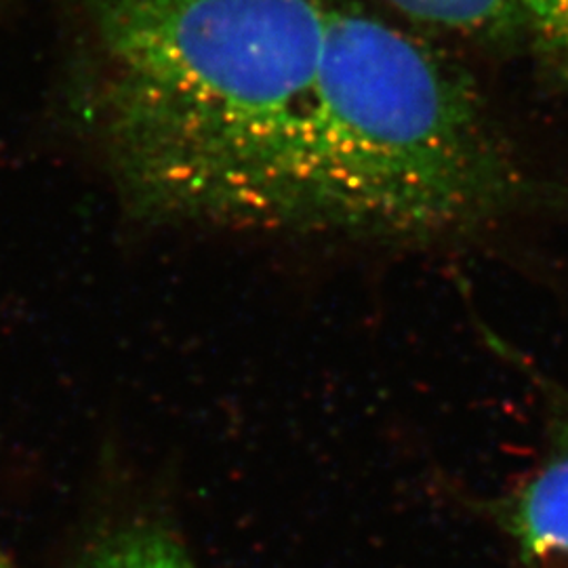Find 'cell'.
Returning <instances> with one entry per match:
<instances>
[{"label": "cell", "mask_w": 568, "mask_h": 568, "mask_svg": "<svg viewBox=\"0 0 568 568\" xmlns=\"http://www.w3.org/2000/svg\"><path fill=\"white\" fill-rule=\"evenodd\" d=\"M95 119L152 220L300 234L328 0H89Z\"/></svg>", "instance_id": "cell-1"}, {"label": "cell", "mask_w": 568, "mask_h": 568, "mask_svg": "<svg viewBox=\"0 0 568 568\" xmlns=\"http://www.w3.org/2000/svg\"><path fill=\"white\" fill-rule=\"evenodd\" d=\"M537 201L448 63L386 21L328 2L300 234L424 243Z\"/></svg>", "instance_id": "cell-2"}, {"label": "cell", "mask_w": 568, "mask_h": 568, "mask_svg": "<svg viewBox=\"0 0 568 568\" xmlns=\"http://www.w3.org/2000/svg\"><path fill=\"white\" fill-rule=\"evenodd\" d=\"M520 568H568V403L551 406L546 447L501 506Z\"/></svg>", "instance_id": "cell-3"}, {"label": "cell", "mask_w": 568, "mask_h": 568, "mask_svg": "<svg viewBox=\"0 0 568 568\" xmlns=\"http://www.w3.org/2000/svg\"><path fill=\"white\" fill-rule=\"evenodd\" d=\"M82 568H196V565L163 530L135 527L105 539Z\"/></svg>", "instance_id": "cell-4"}, {"label": "cell", "mask_w": 568, "mask_h": 568, "mask_svg": "<svg viewBox=\"0 0 568 568\" xmlns=\"http://www.w3.org/2000/svg\"><path fill=\"white\" fill-rule=\"evenodd\" d=\"M417 20L457 30H487L516 16V0H387Z\"/></svg>", "instance_id": "cell-5"}, {"label": "cell", "mask_w": 568, "mask_h": 568, "mask_svg": "<svg viewBox=\"0 0 568 568\" xmlns=\"http://www.w3.org/2000/svg\"><path fill=\"white\" fill-rule=\"evenodd\" d=\"M516 16L525 18L541 42L568 63V0H516Z\"/></svg>", "instance_id": "cell-6"}]
</instances>
